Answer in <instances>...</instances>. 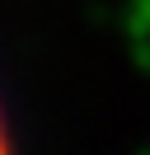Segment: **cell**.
I'll return each mask as SVG.
<instances>
[{
	"label": "cell",
	"instance_id": "cell-1",
	"mask_svg": "<svg viewBox=\"0 0 150 155\" xmlns=\"http://www.w3.org/2000/svg\"><path fill=\"white\" fill-rule=\"evenodd\" d=\"M0 155H14V141H9V122H5V108H0Z\"/></svg>",
	"mask_w": 150,
	"mask_h": 155
}]
</instances>
